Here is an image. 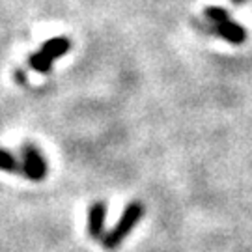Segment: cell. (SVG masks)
<instances>
[{"instance_id":"6da1fadb","label":"cell","mask_w":252,"mask_h":252,"mask_svg":"<svg viewBox=\"0 0 252 252\" xmlns=\"http://www.w3.org/2000/svg\"><path fill=\"white\" fill-rule=\"evenodd\" d=\"M142 215H144V206H142L140 202H131V204L126 207L122 219L118 220V224L114 226L108 234H105L103 241H101L103 247L108 249V251L118 249V247L122 245V241L133 232V228L138 224V220L142 219Z\"/></svg>"},{"instance_id":"7a4b0ae2","label":"cell","mask_w":252,"mask_h":252,"mask_svg":"<svg viewBox=\"0 0 252 252\" xmlns=\"http://www.w3.org/2000/svg\"><path fill=\"white\" fill-rule=\"evenodd\" d=\"M23 174L32 181H41L47 176V161L36 146H25L23 150Z\"/></svg>"},{"instance_id":"3957f363","label":"cell","mask_w":252,"mask_h":252,"mask_svg":"<svg viewBox=\"0 0 252 252\" xmlns=\"http://www.w3.org/2000/svg\"><path fill=\"white\" fill-rule=\"evenodd\" d=\"M105 217H107V206L103 202L94 204L88 211V234L97 241H103L105 237Z\"/></svg>"},{"instance_id":"277c9868","label":"cell","mask_w":252,"mask_h":252,"mask_svg":"<svg viewBox=\"0 0 252 252\" xmlns=\"http://www.w3.org/2000/svg\"><path fill=\"white\" fill-rule=\"evenodd\" d=\"M215 30L219 36L224 37L226 41H230V43H235V45L243 43L245 39H247L245 28L241 27V25H237V23H232L230 19H228V21H222V23H217Z\"/></svg>"},{"instance_id":"5b68a950","label":"cell","mask_w":252,"mask_h":252,"mask_svg":"<svg viewBox=\"0 0 252 252\" xmlns=\"http://www.w3.org/2000/svg\"><path fill=\"white\" fill-rule=\"evenodd\" d=\"M69 39H65V37H53V39H49L43 49H41V53L47 54L51 60H56V58H60L63 54L69 51Z\"/></svg>"},{"instance_id":"8992f818","label":"cell","mask_w":252,"mask_h":252,"mask_svg":"<svg viewBox=\"0 0 252 252\" xmlns=\"http://www.w3.org/2000/svg\"><path fill=\"white\" fill-rule=\"evenodd\" d=\"M0 170L13 172V174H23V164H19V161L9 152L0 148Z\"/></svg>"},{"instance_id":"52a82bcc","label":"cell","mask_w":252,"mask_h":252,"mask_svg":"<svg viewBox=\"0 0 252 252\" xmlns=\"http://www.w3.org/2000/svg\"><path fill=\"white\" fill-rule=\"evenodd\" d=\"M30 65L36 69V71L39 73H47L49 69H51V65H53V60L47 56V54H43L41 51L36 54H32L30 56Z\"/></svg>"},{"instance_id":"ba28073f","label":"cell","mask_w":252,"mask_h":252,"mask_svg":"<svg viewBox=\"0 0 252 252\" xmlns=\"http://www.w3.org/2000/svg\"><path fill=\"white\" fill-rule=\"evenodd\" d=\"M206 15L209 19H213L215 23H222V21H228V11L222 8H207Z\"/></svg>"}]
</instances>
